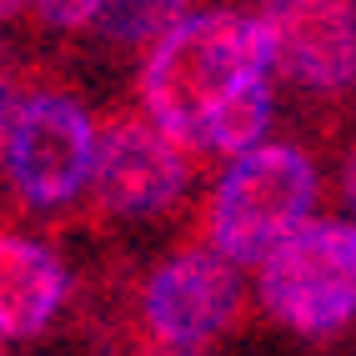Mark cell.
<instances>
[{
    "label": "cell",
    "mask_w": 356,
    "mask_h": 356,
    "mask_svg": "<svg viewBox=\"0 0 356 356\" xmlns=\"http://www.w3.org/2000/svg\"><path fill=\"white\" fill-rule=\"evenodd\" d=\"M271 81V40L246 10H196L171 26L140 60V111L176 140L201 151V136L241 90Z\"/></svg>",
    "instance_id": "1"
},
{
    "label": "cell",
    "mask_w": 356,
    "mask_h": 356,
    "mask_svg": "<svg viewBox=\"0 0 356 356\" xmlns=\"http://www.w3.org/2000/svg\"><path fill=\"white\" fill-rule=\"evenodd\" d=\"M266 316L296 337H337L356 321V216H312L256 266Z\"/></svg>",
    "instance_id": "3"
},
{
    "label": "cell",
    "mask_w": 356,
    "mask_h": 356,
    "mask_svg": "<svg viewBox=\"0 0 356 356\" xmlns=\"http://www.w3.org/2000/svg\"><path fill=\"white\" fill-rule=\"evenodd\" d=\"M316 196L321 171L296 140H266V146L226 161L206 206L211 251H221L231 266H261L312 221Z\"/></svg>",
    "instance_id": "2"
},
{
    "label": "cell",
    "mask_w": 356,
    "mask_h": 356,
    "mask_svg": "<svg viewBox=\"0 0 356 356\" xmlns=\"http://www.w3.org/2000/svg\"><path fill=\"white\" fill-rule=\"evenodd\" d=\"M186 15H196V0H106L96 26L115 45H156Z\"/></svg>",
    "instance_id": "10"
},
{
    "label": "cell",
    "mask_w": 356,
    "mask_h": 356,
    "mask_svg": "<svg viewBox=\"0 0 356 356\" xmlns=\"http://www.w3.org/2000/svg\"><path fill=\"white\" fill-rule=\"evenodd\" d=\"M341 201L356 211V146H351L346 161H341Z\"/></svg>",
    "instance_id": "13"
},
{
    "label": "cell",
    "mask_w": 356,
    "mask_h": 356,
    "mask_svg": "<svg viewBox=\"0 0 356 356\" xmlns=\"http://www.w3.org/2000/svg\"><path fill=\"white\" fill-rule=\"evenodd\" d=\"M241 306H246L241 266H231L211 246H186L146 276L140 321H146L151 341L165 351H206L236 326Z\"/></svg>",
    "instance_id": "5"
},
{
    "label": "cell",
    "mask_w": 356,
    "mask_h": 356,
    "mask_svg": "<svg viewBox=\"0 0 356 356\" xmlns=\"http://www.w3.org/2000/svg\"><path fill=\"white\" fill-rule=\"evenodd\" d=\"M271 115H276V96H271V81H261L251 90H241L216 121L206 126L201 136V156H246L256 146H266V131H271Z\"/></svg>",
    "instance_id": "9"
},
{
    "label": "cell",
    "mask_w": 356,
    "mask_h": 356,
    "mask_svg": "<svg viewBox=\"0 0 356 356\" xmlns=\"http://www.w3.org/2000/svg\"><path fill=\"white\" fill-rule=\"evenodd\" d=\"M26 10H35V0H0V26H10V20H20Z\"/></svg>",
    "instance_id": "14"
},
{
    "label": "cell",
    "mask_w": 356,
    "mask_h": 356,
    "mask_svg": "<svg viewBox=\"0 0 356 356\" xmlns=\"http://www.w3.org/2000/svg\"><path fill=\"white\" fill-rule=\"evenodd\" d=\"M26 101H31V90H26V86H20L15 76H0V146H6L10 126L20 121V111H26Z\"/></svg>",
    "instance_id": "12"
},
{
    "label": "cell",
    "mask_w": 356,
    "mask_h": 356,
    "mask_svg": "<svg viewBox=\"0 0 356 356\" xmlns=\"http://www.w3.org/2000/svg\"><path fill=\"white\" fill-rule=\"evenodd\" d=\"M186 181H191V161L176 140H165L151 121H115L101 131V151H96V191L106 216L140 221L156 211L176 206Z\"/></svg>",
    "instance_id": "7"
},
{
    "label": "cell",
    "mask_w": 356,
    "mask_h": 356,
    "mask_svg": "<svg viewBox=\"0 0 356 356\" xmlns=\"http://www.w3.org/2000/svg\"><path fill=\"white\" fill-rule=\"evenodd\" d=\"M256 20L281 81L321 96L356 86V0H261Z\"/></svg>",
    "instance_id": "6"
},
{
    "label": "cell",
    "mask_w": 356,
    "mask_h": 356,
    "mask_svg": "<svg viewBox=\"0 0 356 356\" xmlns=\"http://www.w3.org/2000/svg\"><path fill=\"white\" fill-rule=\"evenodd\" d=\"M106 0H35V15L45 31H86L96 26Z\"/></svg>",
    "instance_id": "11"
},
{
    "label": "cell",
    "mask_w": 356,
    "mask_h": 356,
    "mask_svg": "<svg viewBox=\"0 0 356 356\" xmlns=\"http://www.w3.org/2000/svg\"><path fill=\"white\" fill-rule=\"evenodd\" d=\"M96 151H101V131L76 96L31 90L20 121L10 126L6 146H0V176L10 181V191L26 206L56 211V206H70L90 186Z\"/></svg>",
    "instance_id": "4"
},
{
    "label": "cell",
    "mask_w": 356,
    "mask_h": 356,
    "mask_svg": "<svg viewBox=\"0 0 356 356\" xmlns=\"http://www.w3.org/2000/svg\"><path fill=\"white\" fill-rule=\"evenodd\" d=\"M70 296V266L35 236L0 231V326L6 337L45 331Z\"/></svg>",
    "instance_id": "8"
},
{
    "label": "cell",
    "mask_w": 356,
    "mask_h": 356,
    "mask_svg": "<svg viewBox=\"0 0 356 356\" xmlns=\"http://www.w3.org/2000/svg\"><path fill=\"white\" fill-rule=\"evenodd\" d=\"M6 341H10V337H6V326H0V346H6Z\"/></svg>",
    "instance_id": "15"
}]
</instances>
